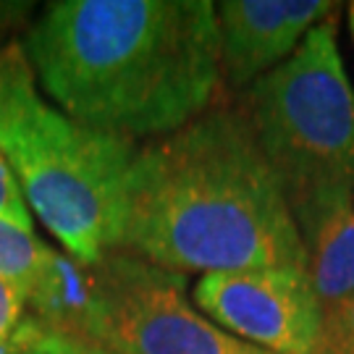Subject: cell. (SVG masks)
Listing matches in <instances>:
<instances>
[{
  "label": "cell",
  "mask_w": 354,
  "mask_h": 354,
  "mask_svg": "<svg viewBox=\"0 0 354 354\" xmlns=\"http://www.w3.org/2000/svg\"><path fill=\"white\" fill-rule=\"evenodd\" d=\"M24 53L74 121L124 140L165 137L210 108L221 29L210 0H61Z\"/></svg>",
  "instance_id": "6da1fadb"
},
{
  "label": "cell",
  "mask_w": 354,
  "mask_h": 354,
  "mask_svg": "<svg viewBox=\"0 0 354 354\" xmlns=\"http://www.w3.org/2000/svg\"><path fill=\"white\" fill-rule=\"evenodd\" d=\"M121 250L189 273L307 270L279 176L244 113L207 108L137 150Z\"/></svg>",
  "instance_id": "7a4b0ae2"
},
{
  "label": "cell",
  "mask_w": 354,
  "mask_h": 354,
  "mask_svg": "<svg viewBox=\"0 0 354 354\" xmlns=\"http://www.w3.org/2000/svg\"><path fill=\"white\" fill-rule=\"evenodd\" d=\"M134 155L131 140L84 127L45 100L21 45L0 48V158L71 257L95 263L121 250Z\"/></svg>",
  "instance_id": "3957f363"
},
{
  "label": "cell",
  "mask_w": 354,
  "mask_h": 354,
  "mask_svg": "<svg viewBox=\"0 0 354 354\" xmlns=\"http://www.w3.org/2000/svg\"><path fill=\"white\" fill-rule=\"evenodd\" d=\"M26 313L111 354H270L218 328L187 299V276L127 250L82 263L53 250Z\"/></svg>",
  "instance_id": "277c9868"
},
{
  "label": "cell",
  "mask_w": 354,
  "mask_h": 354,
  "mask_svg": "<svg viewBox=\"0 0 354 354\" xmlns=\"http://www.w3.org/2000/svg\"><path fill=\"white\" fill-rule=\"evenodd\" d=\"M247 111L291 215L354 194V89L333 19L313 26L283 64L254 82Z\"/></svg>",
  "instance_id": "5b68a950"
},
{
  "label": "cell",
  "mask_w": 354,
  "mask_h": 354,
  "mask_svg": "<svg viewBox=\"0 0 354 354\" xmlns=\"http://www.w3.org/2000/svg\"><path fill=\"white\" fill-rule=\"evenodd\" d=\"M194 304L218 328L270 354H315L323 307L307 270L254 268L205 273Z\"/></svg>",
  "instance_id": "8992f818"
},
{
  "label": "cell",
  "mask_w": 354,
  "mask_h": 354,
  "mask_svg": "<svg viewBox=\"0 0 354 354\" xmlns=\"http://www.w3.org/2000/svg\"><path fill=\"white\" fill-rule=\"evenodd\" d=\"M326 0H226L218 6L221 74L231 87H252L299 48L330 13Z\"/></svg>",
  "instance_id": "52a82bcc"
},
{
  "label": "cell",
  "mask_w": 354,
  "mask_h": 354,
  "mask_svg": "<svg viewBox=\"0 0 354 354\" xmlns=\"http://www.w3.org/2000/svg\"><path fill=\"white\" fill-rule=\"evenodd\" d=\"M307 279L323 315L354 297V194H339L294 215Z\"/></svg>",
  "instance_id": "ba28073f"
},
{
  "label": "cell",
  "mask_w": 354,
  "mask_h": 354,
  "mask_svg": "<svg viewBox=\"0 0 354 354\" xmlns=\"http://www.w3.org/2000/svg\"><path fill=\"white\" fill-rule=\"evenodd\" d=\"M50 252L53 247H45L35 231L0 218V276L16 283L24 299L42 276Z\"/></svg>",
  "instance_id": "9c48e42d"
},
{
  "label": "cell",
  "mask_w": 354,
  "mask_h": 354,
  "mask_svg": "<svg viewBox=\"0 0 354 354\" xmlns=\"http://www.w3.org/2000/svg\"><path fill=\"white\" fill-rule=\"evenodd\" d=\"M0 354H111L100 344L68 330H58L26 313L11 336L0 344Z\"/></svg>",
  "instance_id": "30bf717a"
},
{
  "label": "cell",
  "mask_w": 354,
  "mask_h": 354,
  "mask_svg": "<svg viewBox=\"0 0 354 354\" xmlns=\"http://www.w3.org/2000/svg\"><path fill=\"white\" fill-rule=\"evenodd\" d=\"M315 354H354V297L323 315Z\"/></svg>",
  "instance_id": "8fae6325"
},
{
  "label": "cell",
  "mask_w": 354,
  "mask_h": 354,
  "mask_svg": "<svg viewBox=\"0 0 354 354\" xmlns=\"http://www.w3.org/2000/svg\"><path fill=\"white\" fill-rule=\"evenodd\" d=\"M0 218L26 228V231H32L29 205H26L24 194H21V189H19V184H16V178L11 174V168L6 165L3 158H0Z\"/></svg>",
  "instance_id": "7c38bea8"
},
{
  "label": "cell",
  "mask_w": 354,
  "mask_h": 354,
  "mask_svg": "<svg viewBox=\"0 0 354 354\" xmlns=\"http://www.w3.org/2000/svg\"><path fill=\"white\" fill-rule=\"evenodd\" d=\"M26 315V299L21 289L0 276V344L11 336Z\"/></svg>",
  "instance_id": "4fadbf2b"
},
{
  "label": "cell",
  "mask_w": 354,
  "mask_h": 354,
  "mask_svg": "<svg viewBox=\"0 0 354 354\" xmlns=\"http://www.w3.org/2000/svg\"><path fill=\"white\" fill-rule=\"evenodd\" d=\"M349 29H352V37H354V3L349 6Z\"/></svg>",
  "instance_id": "5bb4252c"
}]
</instances>
